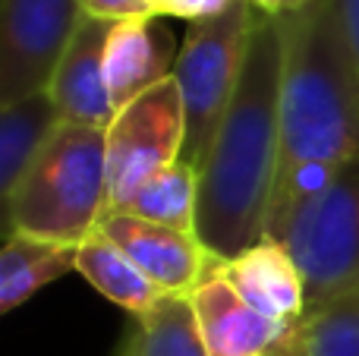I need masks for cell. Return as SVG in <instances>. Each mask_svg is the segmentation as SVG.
<instances>
[{
	"instance_id": "obj_1",
	"label": "cell",
	"mask_w": 359,
	"mask_h": 356,
	"mask_svg": "<svg viewBox=\"0 0 359 356\" xmlns=\"http://www.w3.org/2000/svg\"><path fill=\"white\" fill-rule=\"evenodd\" d=\"M280 29L262 13L240 85L198 170L196 237L211 259H233L265 240L280 164Z\"/></svg>"
},
{
	"instance_id": "obj_2",
	"label": "cell",
	"mask_w": 359,
	"mask_h": 356,
	"mask_svg": "<svg viewBox=\"0 0 359 356\" xmlns=\"http://www.w3.org/2000/svg\"><path fill=\"white\" fill-rule=\"evenodd\" d=\"M280 29V164L359 155V67L341 0H312Z\"/></svg>"
},
{
	"instance_id": "obj_3",
	"label": "cell",
	"mask_w": 359,
	"mask_h": 356,
	"mask_svg": "<svg viewBox=\"0 0 359 356\" xmlns=\"http://www.w3.org/2000/svg\"><path fill=\"white\" fill-rule=\"evenodd\" d=\"M4 202L10 233L82 246L111 212L107 130L60 123Z\"/></svg>"
},
{
	"instance_id": "obj_4",
	"label": "cell",
	"mask_w": 359,
	"mask_h": 356,
	"mask_svg": "<svg viewBox=\"0 0 359 356\" xmlns=\"http://www.w3.org/2000/svg\"><path fill=\"white\" fill-rule=\"evenodd\" d=\"M259 16L249 0H227L217 13L186 25L174 79L186 114L183 161L196 170H202L224 114L230 111Z\"/></svg>"
},
{
	"instance_id": "obj_5",
	"label": "cell",
	"mask_w": 359,
	"mask_h": 356,
	"mask_svg": "<svg viewBox=\"0 0 359 356\" xmlns=\"http://www.w3.org/2000/svg\"><path fill=\"white\" fill-rule=\"evenodd\" d=\"M274 243L293 256L306 284V309L359 290V155L309 199Z\"/></svg>"
},
{
	"instance_id": "obj_6",
	"label": "cell",
	"mask_w": 359,
	"mask_h": 356,
	"mask_svg": "<svg viewBox=\"0 0 359 356\" xmlns=\"http://www.w3.org/2000/svg\"><path fill=\"white\" fill-rule=\"evenodd\" d=\"M183 149L186 114L180 85L170 76L120 107L107 126V180L114 212H123L151 177L180 161Z\"/></svg>"
},
{
	"instance_id": "obj_7",
	"label": "cell",
	"mask_w": 359,
	"mask_h": 356,
	"mask_svg": "<svg viewBox=\"0 0 359 356\" xmlns=\"http://www.w3.org/2000/svg\"><path fill=\"white\" fill-rule=\"evenodd\" d=\"M82 16L76 0H4L0 104L50 85Z\"/></svg>"
},
{
	"instance_id": "obj_8",
	"label": "cell",
	"mask_w": 359,
	"mask_h": 356,
	"mask_svg": "<svg viewBox=\"0 0 359 356\" xmlns=\"http://www.w3.org/2000/svg\"><path fill=\"white\" fill-rule=\"evenodd\" d=\"M98 231L133 259L139 271L168 296H189L208 275V249L192 231H177L130 212H107Z\"/></svg>"
},
{
	"instance_id": "obj_9",
	"label": "cell",
	"mask_w": 359,
	"mask_h": 356,
	"mask_svg": "<svg viewBox=\"0 0 359 356\" xmlns=\"http://www.w3.org/2000/svg\"><path fill=\"white\" fill-rule=\"evenodd\" d=\"M111 29V19L82 16L79 29H76L73 41H69L67 54H63L60 67L48 85L63 123L98 126V130L111 126L114 114H117L111 104L104 76V50Z\"/></svg>"
},
{
	"instance_id": "obj_10",
	"label": "cell",
	"mask_w": 359,
	"mask_h": 356,
	"mask_svg": "<svg viewBox=\"0 0 359 356\" xmlns=\"http://www.w3.org/2000/svg\"><path fill=\"white\" fill-rule=\"evenodd\" d=\"M208 275L224 278L255 313L274 322L290 325L306 313L303 275L290 252L268 237L233 259H211Z\"/></svg>"
},
{
	"instance_id": "obj_11",
	"label": "cell",
	"mask_w": 359,
	"mask_h": 356,
	"mask_svg": "<svg viewBox=\"0 0 359 356\" xmlns=\"http://www.w3.org/2000/svg\"><path fill=\"white\" fill-rule=\"evenodd\" d=\"M208 356H265L293 328L255 313L224 278L208 275L189 294Z\"/></svg>"
},
{
	"instance_id": "obj_12",
	"label": "cell",
	"mask_w": 359,
	"mask_h": 356,
	"mask_svg": "<svg viewBox=\"0 0 359 356\" xmlns=\"http://www.w3.org/2000/svg\"><path fill=\"white\" fill-rule=\"evenodd\" d=\"M177 41L161 25V16L123 19L114 22L104 50V76L111 92L114 111L126 107L174 76L177 67Z\"/></svg>"
},
{
	"instance_id": "obj_13",
	"label": "cell",
	"mask_w": 359,
	"mask_h": 356,
	"mask_svg": "<svg viewBox=\"0 0 359 356\" xmlns=\"http://www.w3.org/2000/svg\"><path fill=\"white\" fill-rule=\"evenodd\" d=\"M79 246L54 243V240L29 237V233H6L0 252V313H13L29 303L41 287L60 281L76 271Z\"/></svg>"
},
{
	"instance_id": "obj_14",
	"label": "cell",
	"mask_w": 359,
	"mask_h": 356,
	"mask_svg": "<svg viewBox=\"0 0 359 356\" xmlns=\"http://www.w3.org/2000/svg\"><path fill=\"white\" fill-rule=\"evenodd\" d=\"M63 123L50 92L25 95L19 101L0 104V189L10 196L25 170L35 164L48 139Z\"/></svg>"
},
{
	"instance_id": "obj_15",
	"label": "cell",
	"mask_w": 359,
	"mask_h": 356,
	"mask_svg": "<svg viewBox=\"0 0 359 356\" xmlns=\"http://www.w3.org/2000/svg\"><path fill=\"white\" fill-rule=\"evenodd\" d=\"M76 271L98 290L104 300L130 313L133 319L149 315L158 303L164 300V290H158L142 271L133 265L120 246H114L104 233H92L86 243L79 246V259H76Z\"/></svg>"
},
{
	"instance_id": "obj_16",
	"label": "cell",
	"mask_w": 359,
	"mask_h": 356,
	"mask_svg": "<svg viewBox=\"0 0 359 356\" xmlns=\"http://www.w3.org/2000/svg\"><path fill=\"white\" fill-rule=\"evenodd\" d=\"M133 322L114 356H208L189 296H164L149 315Z\"/></svg>"
},
{
	"instance_id": "obj_17",
	"label": "cell",
	"mask_w": 359,
	"mask_h": 356,
	"mask_svg": "<svg viewBox=\"0 0 359 356\" xmlns=\"http://www.w3.org/2000/svg\"><path fill=\"white\" fill-rule=\"evenodd\" d=\"M196 208H198V170L186 164L183 158L155 174L123 212L139 214L145 221H155L164 227L196 233Z\"/></svg>"
},
{
	"instance_id": "obj_18",
	"label": "cell",
	"mask_w": 359,
	"mask_h": 356,
	"mask_svg": "<svg viewBox=\"0 0 359 356\" xmlns=\"http://www.w3.org/2000/svg\"><path fill=\"white\" fill-rule=\"evenodd\" d=\"M293 331L303 356H359V290L309 306Z\"/></svg>"
},
{
	"instance_id": "obj_19",
	"label": "cell",
	"mask_w": 359,
	"mask_h": 356,
	"mask_svg": "<svg viewBox=\"0 0 359 356\" xmlns=\"http://www.w3.org/2000/svg\"><path fill=\"white\" fill-rule=\"evenodd\" d=\"M86 16L95 19H111V22H123V19H142L151 16L145 0H76Z\"/></svg>"
},
{
	"instance_id": "obj_20",
	"label": "cell",
	"mask_w": 359,
	"mask_h": 356,
	"mask_svg": "<svg viewBox=\"0 0 359 356\" xmlns=\"http://www.w3.org/2000/svg\"><path fill=\"white\" fill-rule=\"evenodd\" d=\"M151 10V16H177V19H202V16H211L217 13L227 0H145Z\"/></svg>"
},
{
	"instance_id": "obj_21",
	"label": "cell",
	"mask_w": 359,
	"mask_h": 356,
	"mask_svg": "<svg viewBox=\"0 0 359 356\" xmlns=\"http://www.w3.org/2000/svg\"><path fill=\"white\" fill-rule=\"evenodd\" d=\"M249 4L259 13H265V16H287V13H297L303 6H309L312 0H249Z\"/></svg>"
},
{
	"instance_id": "obj_22",
	"label": "cell",
	"mask_w": 359,
	"mask_h": 356,
	"mask_svg": "<svg viewBox=\"0 0 359 356\" xmlns=\"http://www.w3.org/2000/svg\"><path fill=\"white\" fill-rule=\"evenodd\" d=\"M341 6H344V22H347L350 44H353V54H356V67H359V0H341Z\"/></svg>"
},
{
	"instance_id": "obj_23",
	"label": "cell",
	"mask_w": 359,
	"mask_h": 356,
	"mask_svg": "<svg viewBox=\"0 0 359 356\" xmlns=\"http://www.w3.org/2000/svg\"><path fill=\"white\" fill-rule=\"evenodd\" d=\"M297 325V322H293ZM265 356H303V347H299V341H297V331H287V338L280 341V344H274L271 350H268Z\"/></svg>"
}]
</instances>
